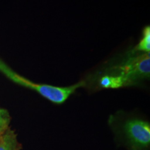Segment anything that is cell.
<instances>
[{
	"instance_id": "6da1fadb",
	"label": "cell",
	"mask_w": 150,
	"mask_h": 150,
	"mask_svg": "<svg viewBox=\"0 0 150 150\" xmlns=\"http://www.w3.org/2000/svg\"><path fill=\"white\" fill-rule=\"evenodd\" d=\"M0 72L15 83L36 91L41 96L56 104H63L76 90L86 85V83L83 81L67 87H58L47 84L34 83L21 75L17 74L1 60H0Z\"/></svg>"
},
{
	"instance_id": "7a4b0ae2",
	"label": "cell",
	"mask_w": 150,
	"mask_h": 150,
	"mask_svg": "<svg viewBox=\"0 0 150 150\" xmlns=\"http://www.w3.org/2000/svg\"><path fill=\"white\" fill-rule=\"evenodd\" d=\"M108 73L124 76L133 85L140 81L147 79L150 74L149 53L130 56L120 65L112 67Z\"/></svg>"
},
{
	"instance_id": "3957f363",
	"label": "cell",
	"mask_w": 150,
	"mask_h": 150,
	"mask_svg": "<svg viewBox=\"0 0 150 150\" xmlns=\"http://www.w3.org/2000/svg\"><path fill=\"white\" fill-rule=\"evenodd\" d=\"M123 132L131 150H145L150 145V125L142 120L129 119L123 125Z\"/></svg>"
},
{
	"instance_id": "277c9868",
	"label": "cell",
	"mask_w": 150,
	"mask_h": 150,
	"mask_svg": "<svg viewBox=\"0 0 150 150\" xmlns=\"http://www.w3.org/2000/svg\"><path fill=\"white\" fill-rule=\"evenodd\" d=\"M132 86L129 80L122 76L107 73L99 80V86L102 88H119Z\"/></svg>"
},
{
	"instance_id": "5b68a950",
	"label": "cell",
	"mask_w": 150,
	"mask_h": 150,
	"mask_svg": "<svg viewBox=\"0 0 150 150\" xmlns=\"http://www.w3.org/2000/svg\"><path fill=\"white\" fill-rule=\"evenodd\" d=\"M0 150H20V144L14 131L8 129L0 136Z\"/></svg>"
},
{
	"instance_id": "8992f818",
	"label": "cell",
	"mask_w": 150,
	"mask_h": 150,
	"mask_svg": "<svg viewBox=\"0 0 150 150\" xmlns=\"http://www.w3.org/2000/svg\"><path fill=\"white\" fill-rule=\"evenodd\" d=\"M150 50V27L147 26L142 31V37L139 43L134 48V52L149 53Z\"/></svg>"
},
{
	"instance_id": "52a82bcc",
	"label": "cell",
	"mask_w": 150,
	"mask_h": 150,
	"mask_svg": "<svg viewBox=\"0 0 150 150\" xmlns=\"http://www.w3.org/2000/svg\"><path fill=\"white\" fill-rule=\"evenodd\" d=\"M11 122V116L7 110L0 108V136L8 129Z\"/></svg>"
}]
</instances>
